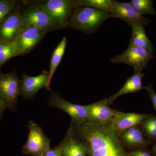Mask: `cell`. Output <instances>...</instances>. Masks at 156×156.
Returning a JSON list of instances; mask_svg holds the SVG:
<instances>
[{
    "label": "cell",
    "instance_id": "7a4b0ae2",
    "mask_svg": "<svg viewBox=\"0 0 156 156\" xmlns=\"http://www.w3.org/2000/svg\"><path fill=\"white\" fill-rule=\"evenodd\" d=\"M113 17L107 11L89 8L78 7L73 10L69 27L86 34L95 33L105 20Z\"/></svg>",
    "mask_w": 156,
    "mask_h": 156
},
{
    "label": "cell",
    "instance_id": "e0dca14e",
    "mask_svg": "<svg viewBox=\"0 0 156 156\" xmlns=\"http://www.w3.org/2000/svg\"><path fill=\"white\" fill-rule=\"evenodd\" d=\"M121 139L126 146L130 147H146L151 144L146 139L142 131L137 126L131 127L121 132Z\"/></svg>",
    "mask_w": 156,
    "mask_h": 156
},
{
    "label": "cell",
    "instance_id": "9a60e30c",
    "mask_svg": "<svg viewBox=\"0 0 156 156\" xmlns=\"http://www.w3.org/2000/svg\"><path fill=\"white\" fill-rule=\"evenodd\" d=\"M151 115L147 114L124 113L119 112L112 120L111 123L118 133H121L128 128L141 124L144 120Z\"/></svg>",
    "mask_w": 156,
    "mask_h": 156
},
{
    "label": "cell",
    "instance_id": "cb8c5ba5",
    "mask_svg": "<svg viewBox=\"0 0 156 156\" xmlns=\"http://www.w3.org/2000/svg\"><path fill=\"white\" fill-rule=\"evenodd\" d=\"M17 2L14 0H5L0 6V23L9 15L17 6Z\"/></svg>",
    "mask_w": 156,
    "mask_h": 156
},
{
    "label": "cell",
    "instance_id": "3957f363",
    "mask_svg": "<svg viewBox=\"0 0 156 156\" xmlns=\"http://www.w3.org/2000/svg\"><path fill=\"white\" fill-rule=\"evenodd\" d=\"M153 57V53L147 50L130 43L123 53L112 58L110 62L131 66L134 69V73L141 72Z\"/></svg>",
    "mask_w": 156,
    "mask_h": 156
},
{
    "label": "cell",
    "instance_id": "7402d4cb",
    "mask_svg": "<svg viewBox=\"0 0 156 156\" xmlns=\"http://www.w3.org/2000/svg\"><path fill=\"white\" fill-rule=\"evenodd\" d=\"M130 4L141 15L155 14L153 2L152 0H131Z\"/></svg>",
    "mask_w": 156,
    "mask_h": 156
},
{
    "label": "cell",
    "instance_id": "ac0fdd59",
    "mask_svg": "<svg viewBox=\"0 0 156 156\" xmlns=\"http://www.w3.org/2000/svg\"><path fill=\"white\" fill-rule=\"evenodd\" d=\"M67 43V38L66 37H63L53 51L50 60V70L48 73V82L46 88L48 90H51L50 86L51 80L56 69L61 62L64 55Z\"/></svg>",
    "mask_w": 156,
    "mask_h": 156
},
{
    "label": "cell",
    "instance_id": "44dd1931",
    "mask_svg": "<svg viewBox=\"0 0 156 156\" xmlns=\"http://www.w3.org/2000/svg\"><path fill=\"white\" fill-rule=\"evenodd\" d=\"M112 0H76L77 7H89L111 13Z\"/></svg>",
    "mask_w": 156,
    "mask_h": 156
},
{
    "label": "cell",
    "instance_id": "ffe728a7",
    "mask_svg": "<svg viewBox=\"0 0 156 156\" xmlns=\"http://www.w3.org/2000/svg\"><path fill=\"white\" fill-rule=\"evenodd\" d=\"M20 56L14 42L0 41V67L10 58Z\"/></svg>",
    "mask_w": 156,
    "mask_h": 156
},
{
    "label": "cell",
    "instance_id": "603a6c76",
    "mask_svg": "<svg viewBox=\"0 0 156 156\" xmlns=\"http://www.w3.org/2000/svg\"><path fill=\"white\" fill-rule=\"evenodd\" d=\"M141 124L143 131L151 139H156V116L151 115Z\"/></svg>",
    "mask_w": 156,
    "mask_h": 156
},
{
    "label": "cell",
    "instance_id": "d6986e66",
    "mask_svg": "<svg viewBox=\"0 0 156 156\" xmlns=\"http://www.w3.org/2000/svg\"><path fill=\"white\" fill-rule=\"evenodd\" d=\"M131 28L132 34L130 43L153 53L154 50L153 44L147 36L144 27L140 26H134Z\"/></svg>",
    "mask_w": 156,
    "mask_h": 156
},
{
    "label": "cell",
    "instance_id": "d4e9b609",
    "mask_svg": "<svg viewBox=\"0 0 156 156\" xmlns=\"http://www.w3.org/2000/svg\"><path fill=\"white\" fill-rule=\"evenodd\" d=\"M144 89H146L148 92L154 109L156 112V93L154 90L152 85H149L147 87H145Z\"/></svg>",
    "mask_w": 156,
    "mask_h": 156
},
{
    "label": "cell",
    "instance_id": "9c48e42d",
    "mask_svg": "<svg viewBox=\"0 0 156 156\" xmlns=\"http://www.w3.org/2000/svg\"><path fill=\"white\" fill-rule=\"evenodd\" d=\"M46 33L47 32L35 27L24 26L14 41L20 56L30 52L41 41Z\"/></svg>",
    "mask_w": 156,
    "mask_h": 156
},
{
    "label": "cell",
    "instance_id": "30bf717a",
    "mask_svg": "<svg viewBox=\"0 0 156 156\" xmlns=\"http://www.w3.org/2000/svg\"><path fill=\"white\" fill-rule=\"evenodd\" d=\"M111 14L113 17L124 20L131 27L134 26L144 27L152 22L137 12L130 2L113 1Z\"/></svg>",
    "mask_w": 156,
    "mask_h": 156
},
{
    "label": "cell",
    "instance_id": "8fae6325",
    "mask_svg": "<svg viewBox=\"0 0 156 156\" xmlns=\"http://www.w3.org/2000/svg\"><path fill=\"white\" fill-rule=\"evenodd\" d=\"M57 146L63 156H88L86 144L76 134L72 124L64 138Z\"/></svg>",
    "mask_w": 156,
    "mask_h": 156
},
{
    "label": "cell",
    "instance_id": "83f0119b",
    "mask_svg": "<svg viewBox=\"0 0 156 156\" xmlns=\"http://www.w3.org/2000/svg\"><path fill=\"white\" fill-rule=\"evenodd\" d=\"M7 108L5 102L0 95V121L2 119L4 112Z\"/></svg>",
    "mask_w": 156,
    "mask_h": 156
},
{
    "label": "cell",
    "instance_id": "f1b7e54d",
    "mask_svg": "<svg viewBox=\"0 0 156 156\" xmlns=\"http://www.w3.org/2000/svg\"><path fill=\"white\" fill-rule=\"evenodd\" d=\"M152 153L154 156H156V141L152 148Z\"/></svg>",
    "mask_w": 156,
    "mask_h": 156
},
{
    "label": "cell",
    "instance_id": "2e32d148",
    "mask_svg": "<svg viewBox=\"0 0 156 156\" xmlns=\"http://www.w3.org/2000/svg\"><path fill=\"white\" fill-rule=\"evenodd\" d=\"M145 74L141 72L134 73L133 75L128 78L123 87L114 95L107 98L108 103L111 105L120 96L130 93L139 92L145 87L142 86V80Z\"/></svg>",
    "mask_w": 156,
    "mask_h": 156
},
{
    "label": "cell",
    "instance_id": "5b68a950",
    "mask_svg": "<svg viewBox=\"0 0 156 156\" xmlns=\"http://www.w3.org/2000/svg\"><path fill=\"white\" fill-rule=\"evenodd\" d=\"M21 13L24 27L32 26L47 33L63 29L48 12L37 6L27 8Z\"/></svg>",
    "mask_w": 156,
    "mask_h": 156
},
{
    "label": "cell",
    "instance_id": "4316f807",
    "mask_svg": "<svg viewBox=\"0 0 156 156\" xmlns=\"http://www.w3.org/2000/svg\"><path fill=\"white\" fill-rule=\"evenodd\" d=\"M42 156H63L60 149L57 146L53 149H50L46 151Z\"/></svg>",
    "mask_w": 156,
    "mask_h": 156
},
{
    "label": "cell",
    "instance_id": "8992f818",
    "mask_svg": "<svg viewBox=\"0 0 156 156\" xmlns=\"http://www.w3.org/2000/svg\"><path fill=\"white\" fill-rule=\"evenodd\" d=\"M37 6L48 12L63 29L69 27L70 17L77 7L76 0H48Z\"/></svg>",
    "mask_w": 156,
    "mask_h": 156
},
{
    "label": "cell",
    "instance_id": "ba28073f",
    "mask_svg": "<svg viewBox=\"0 0 156 156\" xmlns=\"http://www.w3.org/2000/svg\"><path fill=\"white\" fill-rule=\"evenodd\" d=\"M48 101L49 107L61 109L69 115L73 124L80 125L88 121L86 105L71 103L55 92L51 93Z\"/></svg>",
    "mask_w": 156,
    "mask_h": 156
},
{
    "label": "cell",
    "instance_id": "5bb4252c",
    "mask_svg": "<svg viewBox=\"0 0 156 156\" xmlns=\"http://www.w3.org/2000/svg\"><path fill=\"white\" fill-rule=\"evenodd\" d=\"M48 80V72L46 71L35 76L24 73L20 83V95L26 98L34 97L40 89L46 88Z\"/></svg>",
    "mask_w": 156,
    "mask_h": 156
},
{
    "label": "cell",
    "instance_id": "484cf974",
    "mask_svg": "<svg viewBox=\"0 0 156 156\" xmlns=\"http://www.w3.org/2000/svg\"><path fill=\"white\" fill-rule=\"evenodd\" d=\"M128 156H152V154L147 150L141 148L128 153Z\"/></svg>",
    "mask_w": 156,
    "mask_h": 156
},
{
    "label": "cell",
    "instance_id": "7c38bea8",
    "mask_svg": "<svg viewBox=\"0 0 156 156\" xmlns=\"http://www.w3.org/2000/svg\"><path fill=\"white\" fill-rule=\"evenodd\" d=\"M88 122L96 124L110 122L119 111L108 106L106 98L86 105Z\"/></svg>",
    "mask_w": 156,
    "mask_h": 156
},
{
    "label": "cell",
    "instance_id": "52a82bcc",
    "mask_svg": "<svg viewBox=\"0 0 156 156\" xmlns=\"http://www.w3.org/2000/svg\"><path fill=\"white\" fill-rule=\"evenodd\" d=\"M20 83L16 73H0V95L7 108L15 111L18 97L20 95Z\"/></svg>",
    "mask_w": 156,
    "mask_h": 156
},
{
    "label": "cell",
    "instance_id": "6da1fadb",
    "mask_svg": "<svg viewBox=\"0 0 156 156\" xmlns=\"http://www.w3.org/2000/svg\"><path fill=\"white\" fill-rule=\"evenodd\" d=\"M72 124L78 136L87 147L88 156H128L111 123L96 124L87 122Z\"/></svg>",
    "mask_w": 156,
    "mask_h": 156
},
{
    "label": "cell",
    "instance_id": "277c9868",
    "mask_svg": "<svg viewBox=\"0 0 156 156\" xmlns=\"http://www.w3.org/2000/svg\"><path fill=\"white\" fill-rule=\"evenodd\" d=\"M29 134L27 140L22 148L23 153L32 156H42L50 148V140L41 126L33 121L28 124Z\"/></svg>",
    "mask_w": 156,
    "mask_h": 156
},
{
    "label": "cell",
    "instance_id": "4fadbf2b",
    "mask_svg": "<svg viewBox=\"0 0 156 156\" xmlns=\"http://www.w3.org/2000/svg\"><path fill=\"white\" fill-rule=\"evenodd\" d=\"M23 27L21 12L17 10L12 11L0 23V41H14Z\"/></svg>",
    "mask_w": 156,
    "mask_h": 156
}]
</instances>
